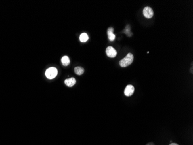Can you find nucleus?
<instances>
[{
    "label": "nucleus",
    "mask_w": 193,
    "mask_h": 145,
    "mask_svg": "<svg viewBox=\"0 0 193 145\" xmlns=\"http://www.w3.org/2000/svg\"><path fill=\"white\" fill-rule=\"evenodd\" d=\"M134 61V55L131 53H128L126 57L119 62V65L121 67H126L130 65Z\"/></svg>",
    "instance_id": "obj_1"
},
{
    "label": "nucleus",
    "mask_w": 193,
    "mask_h": 145,
    "mask_svg": "<svg viewBox=\"0 0 193 145\" xmlns=\"http://www.w3.org/2000/svg\"><path fill=\"white\" fill-rule=\"evenodd\" d=\"M57 69L55 67H50L45 72L46 77L49 79H53L57 75Z\"/></svg>",
    "instance_id": "obj_2"
},
{
    "label": "nucleus",
    "mask_w": 193,
    "mask_h": 145,
    "mask_svg": "<svg viewBox=\"0 0 193 145\" xmlns=\"http://www.w3.org/2000/svg\"><path fill=\"white\" fill-rule=\"evenodd\" d=\"M143 15L145 18L148 19H150L153 18L154 15V11L150 7H146L143 10Z\"/></svg>",
    "instance_id": "obj_3"
},
{
    "label": "nucleus",
    "mask_w": 193,
    "mask_h": 145,
    "mask_svg": "<svg viewBox=\"0 0 193 145\" xmlns=\"http://www.w3.org/2000/svg\"><path fill=\"white\" fill-rule=\"evenodd\" d=\"M106 55L109 57V58H114L116 57L117 53L116 50L114 49V48L111 46H108L106 49Z\"/></svg>",
    "instance_id": "obj_4"
},
{
    "label": "nucleus",
    "mask_w": 193,
    "mask_h": 145,
    "mask_svg": "<svg viewBox=\"0 0 193 145\" xmlns=\"http://www.w3.org/2000/svg\"><path fill=\"white\" fill-rule=\"evenodd\" d=\"M135 88L132 85H128L124 89V94L127 96H130L134 93Z\"/></svg>",
    "instance_id": "obj_5"
},
{
    "label": "nucleus",
    "mask_w": 193,
    "mask_h": 145,
    "mask_svg": "<svg viewBox=\"0 0 193 145\" xmlns=\"http://www.w3.org/2000/svg\"><path fill=\"white\" fill-rule=\"evenodd\" d=\"M66 85L69 87L73 86L76 84V79L74 77H71L68 79H66L64 81Z\"/></svg>",
    "instance_id": "obj_6"
},
{
    "label": "nucleus",
    "mask_w": 193,
    "mask_h": 145,
    "mask_svg": "<svg viewBox=\"0 0 193 145\" xmlns=\"http://www.w3.org/2000/svg\"><path fill=\"white\" fill-rule=\"evenodd\" d=\"M113 31H114V29L113 27H109L108 29V38L110 41H113L116 38V36L113 33Z\"/></svg>",
    "instance_id": "obj_7"
},
{
    "label": "nucleus",
    "mask_w": 193,
    "mask_h": 145,
    "mask_svg": "<svg viewBox=\"0 0 193 145\" xmlns=\"http://www.w3.org/2000/svg\"><path fill=\"white\" fill-rule=\"evenodd\" d=\"M61 63L64 66H67L70 63V58L67 56H64L61 58Z\"/></svg>",
    "instance_id": "obj_8"
},
{
    "label": "nucleus",
    "mask_w": 193,
    "mask_h": 145,
    "mask_svg": "<svg viewBox=\"0 0 193 145\" xmlns=\"http://www.w3.org/2000/svg\"><path fill=\"white\" fill-rule=\"evenodd\" d=\"M75 73L77 74V75H82L84 73V71H85V70L83 67H80V66H78V67H76L75 68Z\"/></svg>",
    "instance_id": "obj_9"
},
{
    "label": "nucleus",
    "mask_w": 193,
    "mask_h": 145,
    "mask_svg": "<svg viewBox=\"0 0 193 145\" xmlns=\"http://www.w3.org/2000/svg\"><path fill=\"white\" fill-rule=\"evenodd\" d=\"M79 39H80V41H81V42H86V41L89 39V36H88V35H87L86 33H82V34H81V35H80V37H79Z\"/></svg>",
    "instance_id": "obj_10"
},
{
    "label": "nucleus",
    "mask_w": 193,
    "mask_h": 145,
    "mask_svg": "<svg viewBox=\"0 0 193 145\" xmlns=\"http://www.w3.org/2000/svg\"><path fill=\"white\" fill-rule=\"evenodd\" d=\"M169 145H179V144H177V143H171Z\"/></svg>",
    "instance_id": "obj_11"
}]
</instances>
